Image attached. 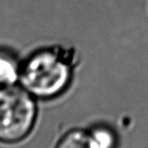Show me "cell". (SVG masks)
<instances>
[{
  "label": "cell",
  "mask_w": 148,
  "mask_h": 148,
  "mask_svg": "<svg viewBox=\"0 0 148 148\" xmlns=\"http://www.w3.org/2000/svg\"><path fill=\"white\" fill-rule=\"evenodd\" d=\"M70 68L60 55L42 51L28 60L21 73V81L31 95L51 98L66 89L70 80Z\"/></svg>",
  "instance_id": "6da1fadb"
},
{
  "label": "cell",
  "mask_w": 148,
  "mask_h": 148,
  "mask_svg": "<svg viewBox=\"0 0 148 148\" xmlns=\"http://www.w3.org/2000/svg\"><path fill=\"white\" fill-rule=\"evenodd\" d=\"M37 108L26 90L12 85L0 88V142L24 140L33 128Z\"/></svg>",
  "instance_id": "7a4b0ae2"
},
{
  "label": "cell",
  "mask_w": 148,
  "mask_h": 148,
  "mask_svg": "<svg viewBox=\"0 0 148 148\" xmlns=\"http://www.w3.org/2000/svg\"><path fill=\"white\" fill-rule=\"evenodd\" d=\"M56 148H98V146L91 131L74 129L60 140Z\"/></svg>",
  "instance_id": "3957f363"
},
{
  "label": "cell",
  "mask_w": 148,
  "mask_h": 148,
  "mask_svg": "<svg viewBox=\"0 0 148 148\" xmlns=\"http://www.w3.org/2000/svg\"><path fill=\"white\" fill-rule=\"evenodd\" d=\"M16 61L6 54H0V85H12L18 77Z\"/></svg>",
  "instance_id": "277c9868"
},
{
  "label": "cell",
  "mask_w": 148,
  "mask_h": 148,
  "mask_svg": "<svg viewBox=\"0 0 148 148\" xmlns=\"http://www.w3.org/2000/svg\"><path fill=\"white\" fill-rule=\"evenodd\" d=\"M98 148H114L116 146V137L111 129L105 126H97L91 131Z\"/></svg>",
  "instance_id": "5b68a950"
}]
</instances>
